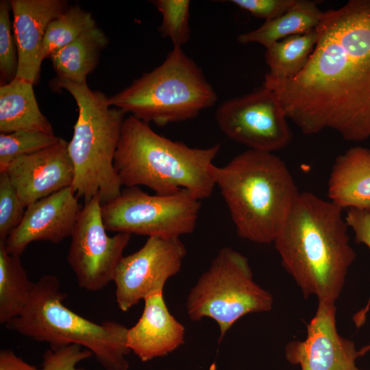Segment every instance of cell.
Returning a JSON list of instances; mask_svg holds the SVG:
<instances>
[{
  "label": "cell",
  "mask_w": 370,
  "mask_h": 370,
  "mask_svg": "<svg viewBox=\"0 0 370 370\" xmlns=\"http://www.w3.org/2000/svg\"><path fill=\"white\" fill-rule=\"evenodd\" d=\"M318 38L295 77L263 85L306 135L329 129L345 140L370 138V0H350L323 12Z\"/></svg>",
  "instance_id": "6da1fadb"
},
{
  "label": "cell",
  "mask_w": 370,
  "mask_h": 370,
  "mask_svg": "<svg viewBox=\"0 0 370 370\" xmlns=\"http://www.w3.org/2000/svg\"><path fill=\"white\" fill-rule=\"evenodd\" d=\"M343 210L299 192L273 243L284 269L304 297L335 304L356 258Z\"/></svg>",
  "instance_id": "7a4b0ae2"
},
{
  "label": "cell",
  "mask_w": 370,
  "mask_h": 370,
  "mask_svg": "<svg viewBox=\"0 0 370 370\" xmlns=\"http://www.w3.org/2000/svg\"><path fill=\"white\" fill-rule=\"evenodd\" d=\"M220 148L190 147L130 115L123 123L114 167L122 186H145L162 195L185 189L201 200L215 187L213 162Z\"/></svg>",
  "instance_id": "3957f363"
},
{
  "label": "cell",
  "mask_w": 370,
  "mask_h": 370,
  "mask_svg": "<svg viewBox=\"0 0 370 370\" xmlns=\"http://www.w3.org/2000/svg\"><path fill=\"white\" fill-rule=\"evenodd\" d=\"M213 175L238 236L273 243L299 193L284 161L273 153L248 149L215 166Z\"/></svg>",
  "instance_id": "277c9868"
},
{
  "label": "cell",
  "mask_w": 370,
  "mask_h": 370,
  "mask_svg": "<svg viewBox=\"0 0 370 370\" xmlns=\"http://www.w3.org/2000/svg\"><path fill=\"white\" fill-rule=\"evenodd\" d=\"M66 297L59 280L44 275L34 283L21 314L5 325L31 340L47 343L51 349L81 345L92 352L105 370H128V328L116 321L97 323L77 314L63 304Z\"/></svg>",
  "instance_id": "5b68a950"
},
{
  "label": "cell",
  "mask_w": 370,
  "mask_h": 370,
  "mask_svg": "<svg viewBox=\"0 0 370 370\" xmlns=\"http://www.w3.org/2000/svg\"><path fill=\"white\" fill-rule=\"evenodd\" d=\"M49 86L66 90L75 100L78 116L68 151L74 169L71 187L84 202L99 195L101 204L121 193V183L114 158L125 119L121 110L109 106L108 97L86 83L77 84L56 77Z\"/></svg>",
  "instance_id": "8992f818"
},
{
  "label": "cell",
  "mask_w": 370,
  "mask_h": 370,
  "mask_svg": "<svg viewBox=\"0 0 370 370\" xmlns=\"http://www.w3.org/2000/svg\"><path fill=\"white\" fill-rule=\"evenodd\" d=\"M218 96L201 68L182 47H173L151 71L108 97L109 106L159 126L197 116Z\"/></svg>",
  "instance_id": "52a82bcc"
},
{
  "label": "cell",
  "mask_w": 370,
  "mask_h": 370,
  "mask_svg": "<svg viewBox=\"0 0 370 370\" xmlns=\"http://www.w3.org/2000/svg\"><path fill=\"white\" fill-rule=\"evenodd\" d=\"M273 297L254 282L248 259L230 247L221 249L190 289L186 308L189 318L213 319L221 342L243 317L271 310Z\"/></svg>",
  "instance_id": "ba28073f"
},
{
  "label": "cell",
  "mask_w": 370,
  "mask_h": 370,
  "mask_svg": "<svg viewBox=\"0 0 370 370\" xmlns=\"http://www.w3.org/2000/svg\"><path fill=\"white\" fill-rule=\"evenodd\" d=\"M200 208L201 199L188 190L149 195L132 186L102 204L101 212L107 231L180 238L194 232Z\"/></svg>",
  "instance_id": "9c48e42d"
},
{
  "label": "cell",
  "mask_w": 370,
  "mask_h": 370,
  "mask_svg": "<svg viewBox=\"0 0 370 370\" xmlns=\"http://www.w3.org/2000/svg\"><path fill=\"white\" fill-rule=\"evenodd\" d=\"M215 119L227 138L249 149L273 153L287 147L292 140L280 101L264 86L223 102L216 110Z\"/></svg>",
  "instance_id": "30bf717a"
},
{
  "label": "cell",
  "mask_w": 370,
  "mask_h": 370,
  "mask_svg": "<svg viewBox=\"0 0 370 370\" xmlns=\"http://www.w3.org/2000/svg\"><path fill=\"white\" fill-rule=\"evenodd\" d=\"M99 195L84 202L71 236L67 262L77 284L88 291H100L113 281L131 234H107Z\"/></svg>",
  "instance_id": "8fae6325"
},
{
  "label": "cell",
  "mask_w": 370,
  "mask_h": 370,
  "mask_svg": "<svg viewBox=\"0 0 370 370\" xmlns=\"http://www.w3.org/2000/svg\"><path fill=\"white\" fill-rule=\"evenodd\" d=\"M186 254L180 238L149 236L140 249L123 256L113 280L119 308L127 312L148 295L163 291L166 281L180 272Z\"/></svg>",
  "instance_id": "7c38bea8"
},
{
  "label": "cell",
  "mask_w": 370,
  "mask_h": 370,
  "mask_svg": "<svg viewBox=\"0 0 370 370\" xmlns=\"http://www.w3.org/2000/svg\"><path fill=\"white\" fill-rule=\"evenodd\" d=\"M335 304L318 301L314 316L306 325L304 340L291 341L285 346L286 360L301 370H362L355 343L337 330Z\"/></svg>",
  "instance_id": "4fadbf2b"
},
{
  "label": "cell",
  "mask_w": 370,
  "mask_h": 370,
  "mask_svg": "<svg viewBox=\"0 0 370 370\" xmlns=\"http://www.w3.org/2000/svg\"><path fill=\"white\" fill-rule=\"evenodd\" d=\"M71 186L26 208L19 225L5 241L10 254L20 256L34 241L59 243L74 231L82 209Z\"/></svg>",
  "instance_id": "5bb4252c"
},
{
  "label": "cell",
  "mask_w": 370,
  "mask_h": 370,
  "mask_svg": "<svg viewBox=\"0 0 370 370\" xmlns=\"http://www.w3.org/2000/svg\"><path fill=\"white\" fill-rule=\"evenodd\" d=\"M23 205L30 204L71 186L74 169L68 142L56 145L11 162L5 171Z\"/></svg>",
  "instance_id": "9a60e30c"
},
{
  "label": "cell",
  "mask_w": 370,
  "mask_h": 370,
  "mask_svg": "<svg viewBox=\"0 0 370 370\" xmlns=\"http://www.w3.org/2000/svg\"><path fill=\"white\" fill-rule=\"evenodd\" d=\"M13 31L18 51L15 78L37 83L42 58L43 41L49 24L69 8L62 0H11Z\"/></svg>",
  "instance_id": "2e32d148"
},
{
  "label": "cell",
  "mask_w": 370,
  "mask_h": 370,
  "mask_svg": "<svg viewBox=\"0 0 370 370\" xmlns=\"http://www.w3.org/2000/svg\"><path fill=\"white\" fill-rule=\"evenodd\" d=\"M144 303L141 317L128 328L127 346L142 362H147L183 345L185 327L169 310L163 291L148 295Z\"/></svg>",
  "instance_id": "e0dca14e"
},
{
  "label": "cell",
  "mask_w": 370,
  "mask_h": 370,
  "mask_svg": "<svg viewBox=\"0 0 370 370\" xmlns=\"http://www.w3.org/2000/svg\"><path fill=\"white\" fill-rule=\"evenodd\" d=\"M330 201L341 209H370V149L354 147L339 155L328 182Z\"/></svg>",
  "instance_id": "ac0fdd59"
},
{
  "label": "cell",
  "mask_w": 370,
  "mask_h": 370,
  "mask_svg": "<svg viewBox=\"0 0 370 370\" xmlns=\"http://www.w3.org/2000/svg\"><path fill=\"white\" fill-rule=\"evenodd\" d=\"M33 84L18 78L0 86V132H36L54 135L51 124L41 112Z\"/></svg>",
  "instance_id": "d6986e66"
},
{
  "label": "cell",
  "mask_w": 370,
  "mask_h": 370,
  "mask_svg": "<svg viewBox=\"0 0 370 370\" xmlns=\"http://www.w3.org/2000/svg\"><path fill=\"white\" fill-rule=\"evenodd\" d=\"M323 15L317 3L295 0L280 16L264 21L259 27L238 35L241 44L258 43L267 48L272 44L293 35L303 34L316 29Z\"/></svg>",
  "instance_id": "ffe728a7"
},
{
  "label": "cell",
  "mask_w": 370,
  "mask_h": 370,
  "mask_svg": "<svg viewBox=\"0 0 370 370\" xmlns=\"http://www.w3.org/2000/svg\"><path fill=\"white\" fill-rule=\"evenodd\" d=\"M108 40L96 27L51 56L57 77L77 84L86 83L87 76L95 69L102 49Z\"/></svg>",
  "instance_id": "44dd1931"
},
{
  "label": "cell",
  "mask_w": 370,
  "mask_h": 370,
  "mask_svg": "<svg viewBox=\"0 0 370 370\" xmlns=\"http://www.w3.org/2000/svg\"><path fill=\"white\" fill-rule=\"evenodd\" d=\"M34 283L28 278L20 256L8 253L0 240V323L5 325L25 307Z\"/></svg>",
  "instance_id": "7402d4cb"
},
{
  "label": "cell",
  "mask_w": 370,
  "mask_h": 370,
  "mask_svg": "<svg viewBox=\"0 0 370 370\" xmlns=\"http://www.w3.org/2000/svg\"><path fill=\"white\" fill-rule=\"evenodd\" d=\"M317 38L314 29L288 36L266 48L265 60L269 71L265 77L283 80L297 76L306 65Z\"/></svg>",
  "instance_id": "603a6c76"
},
{
  "label": "cell",
  "mask_w": 370,
  "mask_h": 370,
  "mask_svg": "<svg viewBox=\"0 0 370 370\" xmlns=\"http://www.w3.org/2000/svg\"><path fill=\"white\" fill-rule=\"evenodd\" d=\"M96 27V21L90 12L79 5L69 7L48 25L43 41V60L49 58L80 35Z\"/></svg>",
  "instance_id": "cb8c5ba5"
},
{
  "label": "cell",
  "mask_w": 370,
  "mask_h": 370,
  "mask_svg": "<svg viewBox=\"0 0 370 370\" xmlns=\"http://www.w3.org/2000/svg\"><path fill=\"white\" fill-rule=\"evenodd\" d=\"M61 138L36 132L18 131L0 134V173L14 160L58 143Z\"/></svg>",
  "instance_id": "d4e9b609"
},
{
  "label": "cell",
  "mask_w": 370,
  "mask_h": 370,
  "mask_svg": "<svg viewBox=\"0 0 370 370\" xmlns=\"http://www.w3.org/2000/svg\"><path fill=\"white\" fill-rule=\"evenodd\" d=\"M151 3L162 16L158 32L169 38L173 47H182L190 39V5L188 0H154Z\"/></svg>",
  "instance_id": "484cf974"
},
{
  "label": "cell",
  "mask_w": 370,
  "mask_h": 370,
  "mask_svg": "<svg viewBox=\"0 0 370 370\" xmlns=\"http://www.w3.org/2000/svg\"><path fill=\"white\" fill-rule=\"evenodd\" d=\"M10 1H0V82L1 86L13 80L18 71V51L12 34Z\"/></svg>",
  "instance_id": "4316f807"
},
{
  "label": "cell",
  "mask_w": 370,
  "mask_h": 370,
  "mask_svg": "<svg viewBox=\"0 0 370 370\" xmlns=\"http://www.w3.org/2000/svg\"><path fill=\"white\" fill-rule=\"evenodd\" d=\"M23 205L8 173H0V240H6L23 220Z\"/></svg>",
  "instance_id": "83f0119b"
},
{
  "label": "cell",
  "mask_w": 370,
  "mask_h": 370,
  "mask_svg": "<svg viewBox=\"0 0 370 370\" xmlns=\"http://www.w3.org/2000/svg\"><path fill=\"white\" fill-rule=\"evenodd\" d=\"M92 356L91 351L77 344L58 349L50 348L43 354L40 370H88L77 368V365Z\"/></svg>",
  "instance_id": "f1b7e54d"
},
{
  "label": "cell",
  "mask_w": 370,
  "mask_h": 370,
  "mask_svg": "<svg viewBox=\"0 0 370 370\" xmlns=\"http://www.w3.org/2000/svg\"><path fill=\"white\" fill-rule=\"evenodd\" d=\"M345 221L349 228H351L355 241L366 245L370 250V209H347ZM370 305V299L367 306L354 317V321L358 326L365 322V317Z\"/></svg>",
  "instance_id": "f546056e"
},
{
  "label": "cell",
  "mask_w": 370,
  "mask_h": 370,
  "mask_svg": "<svg viewBox=\"0 0 370 370\" xmlns=\"http://www.w3.org/2000/svg\"><path fill=\"white\" fill-rule=\"evenodd\" d=\"M295 0H232L233 4L265 21L284 14Z\"/></svg>",
  "instance_id": "4dcf8cb0"
},
{
  "label": "cell",
  "mask_w": 370,
  "mask_h": 370,
  "mask_svg": "<svg viewBox=\"0 0 370 370\" xmlns=\"http://www.w3.org/2000/svg\"><path fill=\"white\" fill-rule=\"evenodd\" d=\"M0 370H40L8 349L0 351Z\"/></svg>",
  "instance_id": "1f68e13d"
},
{
  "label": "cell",
  "mask_w": 370,
  "mask_h": 370,
  "mask_svg": "<svg viewBox=\"0 0 370 370\" xmlns=\"http://www.w3.org/2000/svg\"><path fill=\"white\" fill-rule=\"evenodd\" d=\"M369 352H370V341L367 345H365V346L361 347L360 349H358V356L359 357L363 356L364 355H365Z\"/></svg>",
  "instance_id": "d6a6232c"
}]
</instances>
